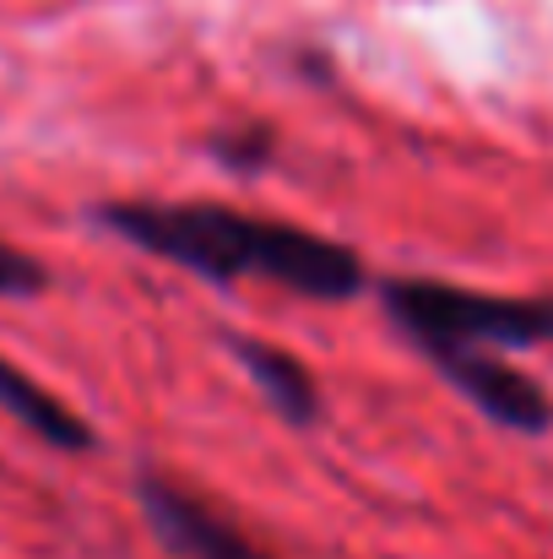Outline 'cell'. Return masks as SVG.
Returning <instances> with one entry per match:
<instances>
[{
  "instance_id": "1",
  "label": "cell",
  "mask_w": 553,
  "mask_h": 559,
  "mask_svg": "<svg viewBox=\"0 0 553 559\" xmlns=\"http://www.w3.org/2000/svg\"><path fill=\"white\" fill-rule=\"evenodd\" d=\"M93 228L109 239L169 261L206 283H272L315 305H348L369 283L364 255L304 223L261 217L228 201H98Z\"/></svg>"
},
{
  "instance_id": "2",
  "label": "cell",
  "mask_w": 553,
  "mask_h": 559,
  "mask_svg": "<svg viewBox=\"0 0 553 559\" xmlns=\"http://www.w3.org/2000/svg\"><path fill=\"white\" fill-rule=\"evenodd\" d=\"M385 321L423 354H510L553 343V294H489L440 277H385Z\"/></svg>"
},
{
  "instance_id": "3",
  "label": "cell",
  "mask_w": 553,
  "mask_h": 559,
  "mask_svg": "<svg viewBox=\"0 0 553 559\" xmlns=\"http://www.w3.org/2000/svg\"><path fill=\"white\" fill-rule=\"evenodd\" d=\"M136 506H142L153 538L175 559H272L250 533H239L217 506L190 495L169 473H142L136 478Z\"/></svg>"
},
{
  "instance_id": "4",
  "label": "cell",
  "mask_w": 553,
  "mask_h": 559,
  "mask_svg": "<svg viewBox=\"0 0 553 559\" xmlns=\"http://www.w3.org/2000/svg\"><path fill=\"white\" fill-rule=\"evenodd\" d=\"M445 374L489 424L510 429V435H549L553 429V396L510 359L500 354H440L429 359Z\"/></svg>"
},
{
  "instance_id": "5",
  "label": "cell",
  "mask_w": 553,
  "mask_h": 559,
  "mask_svg": "<svg viewBox=\"0 0 553 559\" xmlns=\"http://www.w3.org/2000/svg\"><path fill=\"white\" fill-rule=\"evenodd\" d=\"M228 354H233L239 370L250 374L255 396H261L282 424H293V429H315V424H321L326 396H321L315 370H310L299 354H288V348L266 343V337H244V332L228 337Z\"/></svg>"
},
{
  "instance_id": "6",
  "label": "cell",
  "mask_w": 553,
  "mask_h": 559,
  "mask_svg": "<svg viewBox=\"0 0 553 559\" xmlns=\"http://www.w3.org/2000/svg\"><path fill=\"white\" fill-rule=\"evenodd\" d=\"M0 413H11V418H16L38 445H49V451H65V456L98 451V429H93L76 407H65L49 385H38L22 365H11L5 354H0Z\"/></svg>"
},
{
  "instance_id": "7",
  "label": "cell",
  "mask_w": 553,
  "mask_h": 559,
  "mask_svg": "<svg viewBox=\"0 0 553 559\" xmlns=\"http://www.w3.org/2000/svg\"><path fill=\"white\" fill-rule=\"evenodd\" d=\"M277 153V131L272 126H239V131H217L212 136V158L233 175H261Z\"/></svg>"
},
{
  "instance_id": "8",
  "label": "cell",
  "mask_w": 553,
  "mask_h": 559,
  "mask_svg": "<svg viewBox=\"0 0 553 559\" xmlns=\"http://www.w3.org/2000/svg\"><path fill=\"white\" fill-rule=\"evenodd\" d=\"M44 288H49L44 261L16 250L11 239H0V299H38Z\"/></svg>"
}]
</instances>
